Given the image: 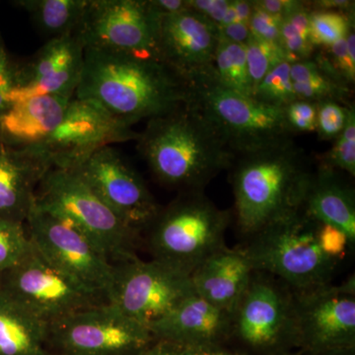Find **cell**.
<instances>
[{"label": "cell", "instance_id": "cell-32", "mask_svg": "<svg viewBox=\"0 0 355 355\" xmlns=\"http://www.w3.org/2000/svg\"><path fill=\"white\" fill-rule=\"evenodd\" d=\"M320 164L347 172L355 177V110L350 105L347 123L342 133L335 139L331 150L320 160Z\"/></svg>", "mask_w": 355, "mask_h": 355}, {"label": "cell", "instance_id": "cell-17", "mask_svg": "<svg viewBox=\"0 0 355 355\" xmlns=\"http://www.w3.org/2000/svg\"><path fill=\"white\" fill-rule=\"evenodd\" d=\"M218 28L184 9L156 18L155 58L188 83L214 73Z\"/></svg>", "mask_w": 355, "mask_h": 355}, {"label": "cell", "instance_id": "cell-2", "mask_svg": "<svg viewBox=\"0 0 355 355\" xmlns=\"http://www.w3.org/2000/svg\"><path fill=\"white\" fill-rule=\"evenodd\" d=\"M229 170L236 227L246 239L302 209L314 171L292 139L237 155Z\"/></svg>", "mask_w": 355, "mask_h": 355}, {"label": "cell", "instance_id": "cell-19", "mask_svg": "<svg viewBox=\"0 0 355 355\" xmlns=\"http://www.w3.org/2000/svg\"><path fill=\"white\" fill-rule=\"evenodd\" d=\"M149 330L157 340L183 347H216L230 338L231 313L195 293Z\"/></svg>", "mask_w": 355, "mask_h": 355}, {"label": "cell", "instance_id": "cell-30", "mask_svg": "<svg viewBox=\"0 0 355 355\" xmlns=\"http://www.w3.org/2000/svg\"><path fill=\"white\" fill-rule=\"evenodd\" d=\"M291 65L284 60L268 71L254 89V99L279 108H286L297 100L292 84Z\"/></svg>", "mask_w": 355, "mask_h": 355}, {"label": "cell", "instance_id": "cell-13", "mask_svg": "<svg viewBox=\"0 0 355 355\" xmlns=\"http://www.w3.org/2000/svg\"><path fill=\"white\" fill-rule=\"evenodd\" d=\"M25 227L30 241L48 260L91 291L106 297L114 265L87 236L35 203Z\"/></svg>", "mask_w": 355, "mask_h": 355}, {"label": "cell", "instance_id": "cell-18", "mask_svg": "<svg viewBox=\"0 0 355 355\" xmlns=\"http://www.w3.org/2000/svg\"><path fill=\"white\" fill-rule=\"evenodd\" d=\"M84 64V46L74 35L48 40L35 55L15 65L10 103L39 97L74 98Z\"/></svg>", "mask_w": 355, "mask_h": 355}, {"label": "cell", "instance_id": "cell-40", "mask_svg": "<svg viewBox=\"0 0 355 355\" xmlns=\"http://www.w3.org/2000/svg\"><path fill=\"white\" fill-rule=\"evenodd\" d=\"M147 6L155 18L188 9L187 0H147Z\"/></svg>", "mask_w": 355, "mask_h": 355}, {"label": "cell", "instance_id": "cell-33", "mask_svg": "<svg viewBox=\"0 0 355 355\" xmlns=\"http://www.w3.org/2000/svg\"><path fill=\"white\" fill-rule=\"evenodd\" d=\"M30 244L24 223L0 217V273L15 266Z\"/></svg>", "mask_w": 355, "mask_h": 355}, {"label": "cell", "instance_id": "cell-14", "mask_svg": "<svg viewBox=\"0 0 355 355\" xmlns=\"http://www.w3.org/2000/svg\"><path fill=\"white\" fill-rule=\"evenodd\" d=\"M293 295L297 345L319 354L354 349V275L338 286L293 291Z\"/></svg>", "mask_w": 355, "mask_h": 355}, {"label": "cell", "instance_id": "cell-29", "mask_svg": "<svg viewBox=\"0 0 355 355\" xmlns=\"http://www.w3.org/2000/svg\"><path fill=\"white\" fill-rule=\"evenodd\" d=\"M310 41L316 49L329 48L347 38L354 29V14L311 9Z\"/></svg>", "mask_w": 355, "mask_h": 355}, {"label": "cell", "instance_id": "cell-26", "mask_svg": "<svg viewBox=\"0 0 355 355\" xmlns=\"http://www.w3.org/2000/svg\"><path fill=\"white\" fill-rule=\"evenodd\" d=\"M291 77L296 99L317 103L335 101L349 106L352 89L336 83L320 69L313 58L291 65Z\"/></svg>", "mask_w": 355, "mask_h": 355}, {"label": "cell", "instance_id": "cell-11", "mask_svg": "<svg viewBox=\"0 0 355 355\" xmlns=\"http://www.w3.org/2000/svg\"><path fill=\"white\" fill-rule=\"evenodd\" d=\"M48 338L53 355H132L155 340L109 302L49 324Z\"/></svg>", "mask_w": 355, "mask_h": 355}, {"label": "cell", "instance_id": "cell-22", "mask_svg": "<svg viewBox=\"0 0 355 355\" xmlns=\"http://www.w3.org/2000/svg\"><path fill=\"white\" fill-rule=\"evenodd\" d=\"M49 170L22 149L0 142V217L25 224L40 181Z\"/></svg>", "mask_w": 355, "mask_h": 355}, {"label": "cell", "instance_id": "cell-4", "mask_svg": "<svg viewBox=\"0 0 355 355\" xmlns=\"http://www.w3.org/2000/svg\"><path fill=\"white\" fill-rule=\"evenodd\" d=\"M320 223L302 209L250 236L239 248L254 270L277 277L293 291L326 286L333 282L340 261L322 251Z\"/></svg>", "mask_w": 355, "mask_h": 355}, {"label": "cell", "instance_id": "cell-10", "mask_svg": "<svg viewBox=\"0 0 355 355\" xmlns=\"http://www.w3.org/2000/svg\"><path fill=\"white\" fill-rule=\"evenodd\" d=\"M230 338L263 354L297 345L293 291L277 277L254 270L231 313Z\"/></svg>", "mask_w": 355, "mask_h": 355}, {"label": "cell", "instance_id": "cell-24", "mask_svg": "<svg viewBox=\"0 0 355 355\" xmlns=\"http://www.w3.org/2000/svg\"><path fill=\"white\" fill-rule=\"evenodd\" d=\"M49 324L0 292V355H53Z\"/></svg>", "mask_w": 355, "mask_h": 355}, {"label": "cell", "instance_id": "cell-46", "mask_svg": "<svg viewBox=\"0 0 355 355\" xmlns=\"http://www.w3.org/2000/svg\"><path fill=\"white\" fill-rule=\"evenodd\" d=\"M234 8L237 22L249 25L250 18L253 13L254 1L248 0H234Z\"/></svg>", "mask_w": 355, "mask_h": 355}, {"label": "cell", "instance_id": "cell-36", "mask_svg": "<svg viewBox=\"0 0 355 355\" xmlns=\"http://www.w3.org/2000/svg\"><path fill=\"white\" fill-rule=\"evenodd\" d=\"M287 123L293 133L315 132L317 128V105L295 100L286 108Z\"/></svg>", "mask_w": 355, "mask_h": 355}, {"label": "cell", "instance_id": "cell-31", "mask_svg": "<svg viewBox=\"0 0 355 355\" xmlns=\"http://www.w3.org/2000/svg\"><path fill=\"white\" fill-rule=\"evenodd\" d=\"M245 49H246L248 71H249L254 93V89L268 72L280 62L286 60V53L279 44L263 41L252 35L245 44Z\"/></svg>", "mask_w": 355, "mask_h": 355}, {"label": "cell", "instance_id": "cell-47", "mask_svg": "<svg viewBox=\"0 0 355 355\" xmlns=\"http://www.w3.org/2000/svg\"><path fill=\"white\" fill-rule=\"evenodd\" d=\"M2 44H3V43H2L1 36H0V46H2Z\"/></svg>", "mask_w": 355, "mask_h": 355}, {"label": "cell", "instance_id": "cell-7", "mask_svg": "<svg viewBox=\"0 0 355 355\" xmlns=\"http://www.w3.org/2000/svg\"><path fill=\"white\" fill-rule=\"evenodd\" d=\"M35 205L76 226L113 265L137 258L139 233L123 223L73 170H49L40 181Z\"/></svg>", "mask_w": 355, "mask_h": 355}, {"label": "cell", "instance_id": "cell-28", "mask_svg": "<svg viewBox=\"0 0 355 355\" xmlns=\"http://www.w3.org/2000/svg\"><path fill=\"white\" fill-rule=\"evenodd\" d=\"M310 11L308 2L300 1L282 18L279 46L291 64L311 60L318 50L310 41Z\"/></svg>", "mask_w": 355, "mask_h": 355}, {"label": "cell", "instance_id": "cell-25", "mask_svg": "<svg viewBox=\"0 0 355 355\" xmlns=\"http://www.w3.org/2000/svg\"><path fill=\"white\" fill-rule=\"evenodd\" d=\"M88 0H17L14 6L29 14L37 29L49 40L73 35Z\"/></svg>", "mask_w": 355, "mask_h": 355}, {"label": "cell", "instance_id": "cell-35", "mask_svg": "<svg viewBox=\"0 0 355 355\" xmlns=\"http://www.w3.org/2000/svg\"><path fill=\"white\" fill-rule=\"evenodd\" d=\"M282 21V17L266 12L254 1L253 13L249 21L252 36L263 41L279 44Z\"/></svg>", "mask_w": 355, "mask_h": 355}, {"label": "cell", "instance_id": "cell-38", "mask_svg": "<svg viewBox=\"0 0 355 355\" xmlns=\"http://www.w3.org/2000/svg\"><path fill=\"white\" fill-rule=\"evenodd\" d=\"M188 8L220 27L225 20L232 0H187Z\"/></svg>", "mask_w": 355, "mask_h": 355}, {"label": "cell", "instance_id": "cell-9", "mask_svg": "<svg viewBox=\"0 0 355 355\" xmlns=\"http://www.w3.org/2000/svg\"><path fill=\"white\" fill-rule=\"evenodd\" d=\"M195 293L189 273L137 257L114 263L106 297L125 316L149 329Z\"/></svg>", "mask_w": 355, "mask_h": 355}, {"label": "cell", "instance_id": "cell-5", "mask_svg": "<svg viewBox=\"0 0 355 355\" xmlns=\"http://www.w3.org/2000/svg\"><path fill=\"white\" fill-rule=\"evenodd\" d=\"M230 212L217 207L202 191H183L148 229L149 251L154 260L191 273L203 261L226 246Z\"/></svg>", "mask_w": 355, "mask_h": 355}, {"label": "cell", "instance_id": "cell-16", "mask_svg": "<svg viewBox=\"0 0 355 355\" xmlns=\"http://www.w3.org/2000/svg\"><path fill=\"white\" fill-rule=\"evenodd\" d=\"M73 171L128 227L146 229L160 207L146 182L120 151L106 146L92 154Z\"/></svg>", "mask_w": 355, "mask_h": 355}, {"label": "cell", "instance_id": "cell-1", "mask_svg": "<svg viewBox=\"0 0 355 355\" xmlns=\"http://www.w3.org/2000/svg\"><path fill=\"white\" fill-rule=\"evenodd\" d=\"M191 94V84L157 58L86 49L74 98L132 128L189 104Z\"/></svg>", "mask_w": 355, "mask_h": 355}, {"label": "cell", "instance_id": "cell-37", "mask_svg": "<svg viewBox=\"0 0 355 355\" xmlns=\"http://www.w3.org/2000/svg\"><path fill=\"white\" fill-rule=\"evenodd\" d=\"M318 240L324 254L338 261L343 260L347 250L350 249L349 240L345 233L331 224L320 223Z\"/></svg>", "mask_w": 355, "mask_h": 355}, {"label": "cell", "instance_id": "cell-23", "mask_svg": "<svg viewBox=\"0 0 355 355\" xmlns=\"http://www.w3.org/2000/svg\"><path fill=\"white\" fill-rule=\"evenodd\" d=\"M303 209L321 223L340 228L355 244V191L338 170L320 164L313 171Z\"/></svg>", "mask_w": 355, "mask_h": 355}, {"label": "cell", "instance_id": "cell-15", "mask_svg": "<svg viewBox=\"0 0 355 355\" xmlns=\"http://www.w3.org/2000/svg\"><path fill=\"white\" fill-rule=\"evenodd\" d=\"M155 27L147 0H88L73 35L84 50L155 58Z\"/></svg>", "mask_w": 355, "mask_h": 355}, {"label": "cell", "instance_id": "cell-12", "mask_svg": "<svg viewBox=\"0 0 355 355\" xmlns=\"http://www.w3.org/2000/svg\"><path fill=\"white\" fill-rule=\"evenodd\" d=\"M139 135L94 103L73 98L58 128L37 146L22 150L49 169L73 170L100 149L137 140Z\"/></svg>", "mask_w": 355, "mask_h": 355}, {"label": "cell", "instance_id": "cell-27", "mask_svg": "<svg viewBox=\"0 0 355 355\" xmlns=\"http://www.w3.org/2000/svg\"><path fill=\"white\" fill-rule=\"evenodd\" d=\"M214 77L223 87L253 98L245 44L219 38L214 58Z\"/></svg>", "mask_w": 355, "mask_h": 355}, {"label": "cell", "instance_id": "cell-6", "mask_svg": "<svg viewBox=\"0 0 355 355\" xmlns=\"http://www.w3.org/2000/svg\"><path fill=\"white\" fill-rule=\"evenodd\" d=\"M191 104L235 156L292 139L286 108L270 106L223 87L214 73L191 84Z\"/></svg>", "mask_w": 355, "mask_h": 355}, {"label": "cell", "instance_id": "cell-39", "mask_svg": "<svg viewBox=\"0 0 355 355\" xmlns=\"http://www.w3.org/2000/svg\"><path fill=\"white\" fill-rule=\"evenodd\" d=\"M15 65L3 44L0 46V116L8 107V96L14 85Z\"/></svg>", "mask_w": 355, "mask_h": 355}, {"label": "cell", "instance_id": "cell-41", "mask_svg": "<svg viewBox=\"0 0 355 355\" xmlns=\"http://www.w3.org/2000/svg\"><path fill=\"white\" fill-rule=\"evenodd\" d=\"M219 38L235 44H245L251 36L249 25L232 23L218 28Z\"/></svg>", "mask_w": 355, "mask_h": 355}, {"label": "cell", "instance_id": "cell-44", "mask_svg": "<svg viewBox=\"0 0 355 355\" xmlns=\"http://www.w3.org/2000/svg\"><path fill=\"white\" fill-rule=\"evenodd\" d=\"M311 9H322V10H336L342 12L354 14V1L349 0H320L310 2Z\"/></svg>", "mask_w": 355, "mask_h": 355}, {"label": "cell", "instance_id": "cell-20", "mask_svg": "<svg viewBox=\"0 0 355 355\" xmlns=\"http://www.w3.org/2000/svg\"><path fill=\"white\" fill-rule=\"evenodd\" d=\"M254 272L243 250L222 248L191 273L196 294L232 313Z\"/></svg>", "mask_w": 355, "mask_h": 355}, {"label": "cell", "instance_id": "cell-3", "mask_svg": "<svg viewBox=\"0 0 355 355\" xmlns=\"http://www.w3.org/2000/svg\"><path fill=\"white\" fill-rule=\"evenodd\" d=\"M137 149L159 183L202 191L236 156L191 103L147 121Z\"/></svg>", "mask_w": 355, "mask_h": 355}, {"label": "cell", "instance_id": "cell-43", "mask_svg": "<svg viewBox=\"0 0 355 355\" xmlns=\"http://www.w3.org/2000/svg\"><path fill=\"white\" fill-rule=\"evenodd\" d=\"M254 2L266 12L282 18L300 3L298 0H258Z\"/></svg>", "mask_w": 355, "mask_h": 355}, {"label": "cell", "instance_id": "cell-42", "mask_svg": "<svg viewBox=\"0 0 355 355\" xmlns=\"http://www.w3.org/2000/svg\"><path fill=\"white\" fill-rule=\"evenodd\" d=\"M183 349V347L176 343L155 338L150 345L132 355H181Z\"/></svg>", "mask_w": 355, "mask_h": 355}, {"label": "cell", "instance_id": "cell-45", "mask_svg": "<svg viewBox=\"0 0 355 355\" xmlns=\"http://www.w3.org/2000/svg\"><path fill=\"white\" fill-rule=\"evenodd\" d=\"M181 355H239L223 349L221 345L216 347H184Z\"/></svg>", "mask_w": 355, "mask_h": 355}, {"label": "cell", "instance_id": "cell-21", "mask_svg": "<svg viewBox=\"0 0 355 355\" xmlns=\"http://www.w3.org/2000/svg\"><path fill=\"white\" fill-rule=\"evenodd\" d=\"M72 99L39 96L10 103L0 116V142L15 149L37 146L58 128Z\"/></svg>", "mask_w": 355, "mask_h": 355}, {"label": "cell", "instance_id": "cell-34", "mask_svg": "<svg viewBox=\"0 0 355 355\" xmlns=\"http://www.w3.org/2000/svg\"><path fill=\"white\" fill-rule=\"evenodd\" d=\"M317 128L320 140L331 141L342 133L347 123V110L345 106L335 101L317 103Z\"/></svg>", "mask_w": 355, "mask_h": 355}, {"label": "cell", "instance_id": "cell-8", "mask_svg": "<svg viewBox=\"0 0 355 355\" xmlns=\"http://www.w3.org/2000/svg\"><path fill=\"white\" fill-rule=\"evenodd\" d=\"M0 292L48 324L108 302L51 263L32 242L15 266L0 273Z\"/></svg>", "mask_w": 355, "mask_h": 355}]
</instances>
